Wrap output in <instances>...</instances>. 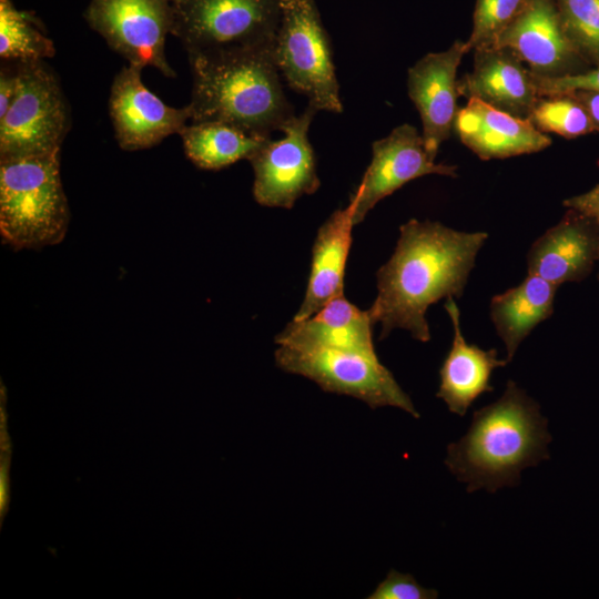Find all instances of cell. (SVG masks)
Segmentation results:
<instances>
[{"label":"cell","instance_id":"cell-17","mask_svg":"<svg viewBox=\"0 0 599 599\" xmlns=\"http://www.w3.org/2000/svg\"><path fill=\"white\" fill-rule=\"evenodd\" d=\"M458 93L521 119L539 98L534 74L508 48L474 51L473 70L458 80Z\"/></svg>","mask_w":599,"mask_h":599},{"label":"cell","instance_id":"cell-20","mask_svg":"<svg viewBox=\"0 0 599 599\" xmlns=\"http://www.w3.org/2000/svg\"><path fill=\"white\" fill-rule=\"evenodd\" d=\"M354 210L355 202L351 199L345 209L335 211L318 229L305 296L294 321L311 317L333 297L344 293Z\"/></svg>","mask_w":599,"mask_h":599},{"label":"cell","instance_id":"cell-13","mask_svg":"<svg viewBox=\"0 0 599 599\" xmlns=\"http://www.w3.org/2000/svg\"><path fill=\"white\" fill-rule=\"evenodd\" d=\"M141 68L128 65L114 77L110 92V116L121 149L152 148L171 134H180L191 119L187 105L172 108L150 91Z\"/></svg>","mask_w":599,"mask_h":599},{"label":"cell","instance_id":"cell-28","mask_svg":"<svg viewBox=\"0 0 599 599\" xmlns=\"http://www.w3.org/2000/svg\"><path fill=\"white\" fill-rule=\"evenodd\" d=\"M539 97L566 94L578 90L599 92V65L572 75L560 78L535 77Z\"/></svg>","mask_w":599,"mask_h":599},{"label":"cell","instance_id":"cell-29","mask_svg":"<svg viewBox=\"0 0 599 599\" xmlns=\"http://www.w3.org/2000/svg\"><path fill=\"white\" fill-rule=\"evenodd\" d=\"M0 527H2L3 518L8 512L10 502V477L9 469L11 464V441L8 436L7 424L0 425Z\"/></svg>","mask_w":599,"mask_h":599},{"label":"cell","instance_id":"cell-4","mask_svg":"<svg viewBox=\"0 0 599 599\" xmlns=\"http://www.w3.org/2000/svg\"><path fill=\"white\" fill-rule=\"evenodd\" d=\"M70 210L60 172V151L0 158V232L14 250L61 243Z\"/></svg>","mask_w":599,"mask_h":599},{"label":"cell","instance_id":"cell-6","mask_svg":"<svg viewBox=\"0 0 599 599\" xmlns=\"http://www.w3.org/2000/svg\"><path fill=\"white\" fill-rule=\"evenodd\" d=\"M274 59L288 87L304 94L308 105L343 111L329 37L314 0H281Z\"/></svg>","mask_w":599,"mask_h":599},{"label":"cell","instance_id":"cell-10","mask_svg":"<svg viewBox=\"0 0 599 599\" xmlns=\"http://www.w3.org/2000/svg\"><path fill=\"white\" fill-rule=\"evenodd\" d=\"M318 111L307 105L283 129L284 138L268 139L250 159L254 171L253 196L268 207L292 209L304 194L321 185L308 129Z\"/></svg>","mask_w":599,"mask_h":599},{"label":"cell","instance_id":"cell-15","mask_svg":"<svg viewBox=\"0 0 599 599\" xmlns=\"http://www.w3.org/2000/svg\"><path fill=\"white\" fill-rule=\"evenodd\" d=\"M599 262V223L573 209L548 229L527 253L528 274L537 275L557 287L581 282Z\"/></svg>","mask_w":599,"mask_h":599},{"label":"cell","instance_id":"cell-16","mask_svg":"<svg viewBox=\"0 0 599 599\" xmlns=\"http://www.w3.org/2000/svg\"><path fill=\"white\" fill-rule=\"evenodd\" d=\"M454 130L461 143L481 160L507 159L542 151L551 139L529 119H521L469 98L457 110Z\"/></svg>","mask_w":599,"mask_h":599},{"label":"cell","instance_id":"cell-9","mask_svg":"<svg viewBox=\"0 0 599 599\" xmlns=\"http://www.w3.org/2000/svg\"><path fill=\"white\" fill-rule=\"evenodd\" d=\"M83 16L130 65L152 67L175 77L165 55L174 20L171 0H90Z\"/></svg>","mask_w":599,"mask_h":599},{"label":"cell","instance_id":"cell-8","mask_svg":"<svg viewBox=\"0 0 599 599\" xmlns=\"http://www.w3.org/2000/svg\"><path fill=\"white\" fill-rule=\"evenodd\" d=\"M275 363L287 373L315 382L325 392L355 397L373 409L393 406L419 417L410 397L376 354L278 345Z\"/></svg>","mask_w":599,"mask_h":599},{"label":"cell","instance_id":"cell-19","mask_svg":"<svg viewBox=\"0 0 599 599\" xmlns=\"http://www.w3.org/2000/svg\"><path fill=\"white\" fill-rule=\"evenodd\" d=\"M373 325L368 311L359 309L342 293L311 317L293 319L276 336L275 342L278 345L376 354Z\"/></svg>","mask_w":599,"mask_h":599},{"label":"cell","instance_id":"cell-23","mask_svg":"<svg viewBox=\"0 0 599 599\" xmlns=\"http://www.w3.org/2000/svg\"><path fill=\"white\" fill-rule=\"evenodd\" d=\"M55 54V47L29 11L11 0H0V58L4 62L43 61Z\"/></svg>","mask_w":599,"mask_h":599},{"label":"cell","instance_id":"cell-26","mask_svg":"<svg viewBox=\"0 0 599 599\" xmlns=\"http://www.w3.org/2000/svg\"><path fill=\"white\" fill-rule=\"evenodd\" d=\"M525 2L526 0H476L473 30L465 41L467 52L493 48Z\"/></svg>","mask_w":599,"mask_h":599},{"label":"cell","instance_id":"cell-22","mask_svg":"<svg viewBox=\"0 0 599 599\" xmlns=\"http://www.w3.org/2000/svg\"><path fill=\"white\" fill-rule=\"evenodd\" d=\"M180 135L186 156L204 170H220L248 160L268 140L221 121L192 122Z\"/></svg>","mask_w":599,"mask_h":599},{"label":"cell","instance_id":"cell-30","mask_svg":"<svg viewBox=\"0 0 599 599\" xmlns=\"http://www.w3.org/2000/svg\"><path fill=\"white\" fill-rule=\"evenodd\" d=\"M10 63L2 64L0 71V118L9 110L17 91V68L14 62Z\"/></svg>","mask_w":599,"mask_h":599},{"label":"cell","instance_id":"cell-31","mask_svg":"<svg viewBox=\"0 0 599 599\" xmlns=\"http://www.w3.org/2000/svg\"><path fill=\"white\" fill-rule=\"evenodd\" d=\"M562 204L567 209L577 210L599 223V184L586 193L566 199Z\"/></svg>","mask_w":599,"mask_h":599},{"label":"cell","instance_id":"cell-11","mask_svg":"<svg viewBox=\"0 0 599 599\" xmlns=\"http://www.w3.org/2000/svg\"><path fill=\"white\" fill-rule=\"evenodd\" d=\"M493 48L510 49L535 77L560 78L591 68L568 39L555 0H526Z\"/></svg>","mask_w":599,"mask_h":599},{"label":"cell","instance_id":"cell-33","mask_svg":"<svg viewBox=\"0 0 599 599\" xmlns=\"http://www.w3.org/2000/svg\"><path fill=\"white\" fill-rule=\"evenodd\" d=\"M171 1H174V0H171Z\"/></svg>","mask_w":599,"mask_h":599},{"label":"cell","instance_id":"cell-34","mask_svg":"<svg viewBox=\"0 0 599 599\" xmlns=\"http://www.w3.org/2000/svg\"><path fill=\"white\" fill-rule=\"evenodd\" d=\"M598 277H599V275H598Z\"/></svg>","mask_w":599,"mask_h":599},{"label":"cell","instance_id":"cell-2","mask_svg":"<svg viewBox=\"0 0 599 599\" xmlns=\"http://www.w3.org/2000/svg\"><path fill=\"white\" fill-rule=\"evenodd\" d=\"M551 439L539 404L508 380L502 395L475 410L468 432L448 445L445 465L468 493H496L519 485L525 468L549 459Z\"/></svg>","mask_w":599,"mask_h":599},{"label":"cell","instance_id":"cell-32","mask_svg":"<svg viewBox=\"0 0 599 599\" xmlns=\"http://www.w3.org/2000/svg\"><path fill=\"white\" fill-rule=\"evenodd\" d=\"M570 94L582 103L596 125L597 131H599V92L578 90L570 92Z\"/></svg>","mask_w":599,"mask_h":599},{"label":"cell","instance_id":"cell-14","mask_svg":"<svg viewBox=\"0 0 599 599\" xmlns=\"http://www.w3.org/2000/svg\"><path fill=\"white\" fill-rule=\"evenodd\" d=\"M468 53L465 41L456 40L448 49L420 58L407 72V92L423 125V140L430 158L454 129L457 113V70Z\"/></svg>","mask_w":599,"mask_h":599},{"label":"cell","instance_id":"cell-27","mask_svg":"<svg viewBox=\"0 0 599 599\" xmlns=\"http://www.w3.org/2000/svg\"><path fill=\"white\" fill-rule=\"evenodd\" d=\"M438 591L419 585L409 573L390 569L385 579L367 596L368 599H435Z\"/></svg>","mask_w":599,"mask_h":599},{"label":"cell","instance_id":"cell-3","mask_svg":"<svg viewBox=\"0 0 599 599\" xmlns=\"http://www.w3.org/2000/svg\"><path fill=\"white\" fill-rule=\"evenodd\" d=\"M192 122L221 121L261 139L295 116L283 91L274 48L190 55Z\"/></svg>","mask_w":599,"mask_h":599},{"label":"cell","instance_id":"cell-1","mask_svg":"<svg viewBox=\"0 0 599 599\" xmlns=\"http://www.w3.org/2000/svg\"><path fill=\"white\" fill-rule=\"evenodd\" d=\"M488 234L460 232L439 222L409 220L399 227L396 248L377 272V296L368 311L380 323V338L403 328L430 339L428 307L460 297Z\"/></svg>","mask_w":599,"mask_h":599},{"label":"cell","instance_id":"cell-18","mask_svg":"<svg viewBox=\"0 0 599 599\" xmlns=\"http://www.w3.org/2000/svg\"><path fill=\"white\" fill-rule=\"evenodd\" d=\"M445 308L453 324L454 339L439 369L436 396L446 403L449 412L463 417L481 394L493 392L490 378L494 369L506 366L508 362L499 359L495 348L486 351L466 342L454 297L446 298Z\"/></svg>","mask_w":599,"mask_h":599},{"label":"cell","instance_id":"cell-7","mask_svg":"<svg viewBox=\"0 0 599 599\" xmlns=\"http://www.w3.org/2000/svg\"><path fill=\"white\" fill-rule=\"evenodd\" d=\"M14 63L17 91L0 118V158L60 151L70 112L58 78L43 61Z\"/></svg>","mask_w":599,"mask_h":599},{"label":"cell","instance_id":"cell-12","mask_svg":"<svg viewBox=\"0 0 599 599\" xmlns=\"http://www.w3.org/2000/svg\"><path fill=\"white\" fill-rule=\"evenodd\" d=\"M372 150V162L351 197L355 202L354 225L361 223L380 200L414 179L428 174L458 175L457 165L436 163L430 158L423 136L408 123L375 141Z\"/></svg>","mask_w":599,"mask_h":599},{"label":"cell","instance_id":"cell-5","mask_svg":"<svg viewBox=\"0 0 599 599\" xmlns=\"http://www.w3.org/2000/svg\"><path fill=\"white\" fill-rule=\"evenodd\" d=\"M173 29L187 55L274 48L281 0H174Z\"/></svg>","mask_w":599,"mask_h":599},{"label":"cell","instance_id":"cell-24","mask_svg":"<svg viewBox=\"0 0 599 599\" xmlns=\"http://www.w3.org/2000/svg\"><path fill=\"white\" fill-rule=\"evenodd\" d=\"M528 119L539 131L565 139L597 131L586 108L570 93L539 97Z\"/></svg>","mask_w":599,"mask_h":599},{"label":"cell","instance_id":"cell-21","mask_svg":"<svg viewBox=\"0 0 599 599\" xmlns=\"http://www.w3.org/2000/svg\"><path fill=\"white\" fill-rule=\"evenodd\" d=\"M557 286L528 274L517 286L497 294L490 302V318L501 338L509 363L521 342L551 316Z\"/></svg>","mask_w":599,"mask_h":599},{"label":"cell","instance_id":"cell-25","mask_svg":"<svg viewBox=\"0 0 599 599\" xmlns=\"http://www.w3.org/2000/svg\"><path fill=\"white\" fill-rule=\"evenodd\" d=\"M565 32L590 65H599V0H555Z\"/></svg>","mask_w":599,"mask_h":599}]
</instances>
